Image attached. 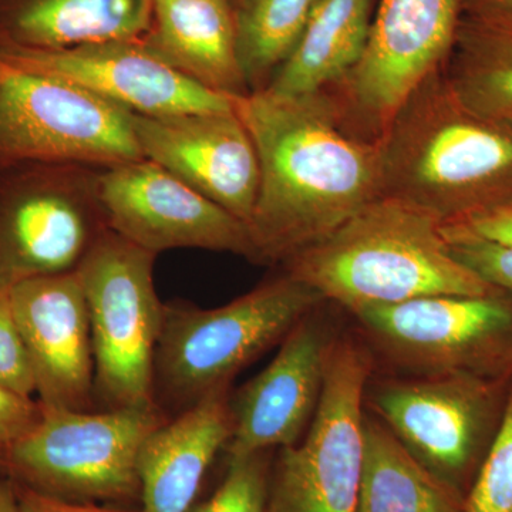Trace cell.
I'll use <instances>...</instances> for the list:
<instances>
[{
    "mask_svg": "<svg viewBox=\"0 0 512 512\" xmlns=\"http://www.w3.org/2000/svg\"><path fill=\"white\" fill-rule=\"evenodd\" d=\"M254 141L259 188L248 228L258 262H285L380 197L379 148L350 128L335 97H235Z\"/></svg>",
    "mask_w": 512,
    "mask_h": 512,
    "instance_id": "obj_1",
    "label": "cell"
},
{
    "mask_svg": "<svg viewBox=\"0 0 512 512\" xmlns=\"http://www.w3.org/2000/svg\"><path fill=\"white\" fill-rule=\"evenodd\" d=\"M10 286L0 282V384L26 397H36L28 355L10 302Z\"/></svg>",
    "mask_w": 512,
    "mask_h": 512,
    "instance_id": "obj_28",
    "label": "cell"
},
{
    "mask_svg": "<svg viewBox=\"0 0 512 512\" xmlns=\"http://www.w3.org/2000/svg\"><path fill=\"white\" fill-rule=\"evenodd\" d=\"M446 225H453L461 231L468 232L474 237L487 239V241L512 245V202L497 208V210L487 212V214L460 222V224Z\"/></svg>",
    "mask_w": 512,
    "mask_h": 512,
    "instance_id": "obj_30",
    "label": "cell"
},
{
    "mask_svg": "<svg viewBox=\"0 0 512 512\" xmlns=\"http://www.w3.org/2000/svg\"><path fill=\"white\" fill-rule=\"evenodd\" d=\"M463 18L481 22L512 20V0H461Z\"/></svg>",
    "mask_w": 512,
    "mask_h": 512,
    "instance_id": "obj_32",
    "label": "cell"
},
{
    "mask_svg": "<svg viewBox=\"0 0 512 512\" xmlns=\"http://www.w3.org/2000/svg\"><path fill=\"white\" fill-rule=\"evenodd\" d=\"M144 158L249 224L259 188L254 141L235 109L147 117L131 114Z\"/></svg>",
    "mask_w": 512,
    "mask_h": 512,
    "instance_id": "obj_17",
    "label": "cell"
},
{
    "mask_svg": "<svg viewBox=\"0 0 512 512\" xmlns=\"http://www.w3.org/2000/svg\"><path fill=\"white\" fill-rule=\"evenodd\" d=\"M464 512H512V380L500 426L468 490Z\"/></svg>",
    "mask_w": 512,
    "mask_h": 512,
    "instance_id": "obj_25",
    "label": "cell"
},
{
    "mask_svg": "<svg viewBox=\"0 0 512 512\" xmlns=\"http://www.w3.org/2000/svg\"><path fill=\"white\" fill-rule=\"evenodd\" d=\"M15 66L66 80L131 113L147 117L215 113L235 109V97L212 92L165 63L143 40L64 50L5 47Z\"/></svg>",
    "mask_w": 512,
    "mask_h": 512,
    "instance_id": "obj_14",
    "label": "cell"
},
{
    "mask_svg": "<svg viewBox=\"0 0 512 512\" xmlns=\"http://www.w3.org/2000/svg\"><path fill=\"white\" fill-rule=\"evenodd\" d=\"M356 512H464L466 495L434 476L366 407Z\"/></svg>",
    "mask_w": 512,
    "mask_h": 512,
    "instance_id": "obj_22",
    "label": "cell"
},
{
    "mask_svg": "<svg viewBox=\"0 0 512 512\" xmlns=\"http://www.w3.org/2000/svg\"><path fill=\"white\" fill-rule=\"evenodd\" d=\"M232 434L229 387L208 394L148 434L138 453L140 512H190Z\"/></svg>",
    "mask_w": 512,
    "mask_h": 512,
    "instance_id": "obj_18",
    "label": "cell"
},
{
    "mask_svg": "<svg viewBox=\"0 0 512 512\" xmlns=\"http://www.w3.org/2000/svg\"><path fill=\"white\" fill-rule=\"evenodd\" d=\"M376 370L359 333H338L311 426L281 448L269 474L268 512H356L365 451V394Z\"/></svg>",
    "mask_w": 512,
    "mask_h": 512,
    "instance_id": "obj_8",
    "label": "cell"
},
{
    "mask_svg": "<svg viewBox=\"0 0 512 512\" xmlns=\"http://www.w3.org/2000/svg\"><path fill=\"white\" fill-rule=\"evenodd\" d=\"M461 16V0H380L359 63L328 90L357 134L377 143L410 94L443 69Z\"/></svg>",
    "mask_w": 512,
    "mask_h": 512,
    "instance_id": "obj_12",
    "label": "cell"
},
{
    "mask_svg": "<svg viewBox=\"0 0 512 512\" xmlns=\"http://www.w3.org/2000/svg\"><path fill=\"white\" fill-rule=\"evenodd\" d=\"M154 0H0V49L64 50L143 40Z\"/></svg>",
    "mask_w": 512,
    "mask_h": 512,
    "instance_id": "obj_20",
    "label": "cell"
},
{
    "mask_svg": "<svg viewBox=\"0 0 512 512\" xmlns=\"http://www.w3.org/2000/svg\"><path fill=\"white\" fill-rule=\"evenodd\" d=\"M443 69L404 101L377 148L380 195L446 225L511 204L512 121L466 106Z\"/></svg>",
    "mask_w": 512,
    "mask_h": 512,
    "instance_id": "obj_2",
    "label": "cell"
},
{
    "mask_svg": "<svg viewBox=\"0 0 512 512\" xmlns=\"http://www.w3.org/2000/svg\"><path fill=\"white\" fill-rule=\"evenodd\" d=\"M352 316L376 365L394 375L512 380V293L429 296Z\"/></svg>",
    "mask_w": 512,
    "mask_h": 512,
    "instance_id": "obj_7",
    "label": "cell"
},
{
    "mask_svg": "<svg viewBox=\"0 0 512 512\" xmlns=\"http://www.w3.org/2000/svg\"><path fill=\"white\" fill-rule=\"evenodd\" d=\"M451 254L495 289L512 293V245L474 237L453 225H441Z\"/></svg>",
    "mask_w": 512,
    "mask_h": 512,
    "instance_id": "obj_27",
    "label": "cell"
},
{
    "mask_svg": "<svg viewBox=\"0 0 512 512\" xmlns=\"http://www.w3.org/2000/svg\"><path fill=\"white\" fill-rule=\"evenodd\" d=\"M229 2H231V3H232V0H229Z\"/></svg>",
    "mask_w": 512,
    "mask_h": 512,
    "instance_id": "obj_35",
    "label": "cell"
},
{
    "mask_svg": "<svg viewBox=\"0 0 512 512\" xmlns=\"http://www.w3.org/2000/svg\"><path fill=\"white\" fill-rule=\"evenodd\" d=\"M232 2H234V0H232ZM235 2H237V0H235Z\"/></svg>",
    "mask_w": 512,
    "mask_h": 512,
    "instance_id": "obj_34",
    "label": "cell"
},
{
    "mask_svg": "<svg viewBox=\"0 0 512 512\" xmlns=\"http://www.w3.org/2000/svg\"><path fill=\"white\" fill-rule=\"evenodd\" d=\"M320 308L299 320L274 360L231 396L228 457L295 446L305 436L318 410L330 349L339 333L320 315Z\"/></svg>",
    "mask_w": 512,
    "mask_h": 512,
    "instance_id": "obj_15",
    "label": "cell"
},
{
    "mask_svg": "<svg viewBox=\"0 0 512 512\" xmlns=\"http://www.w3.org/2000/svg\"><path fill=\"white\" fill-rule=\"evenodd\" d=\"M269 474L266 453L228 457L220 487L190 512H268Z\"/></svg>",
    "mask_w": 512,
    "mask_h": 512,
    "instance_id": "obj_26",
    "label": "cell"
},
{
    "mask_svg": "<svg viewBox=\"0 0 512 512\" xmlns=\"http://www.w3.org/2000/svg\"><path fill=\"white\" fill-rule=\"evenodd\" d=\"M157 255L106 228L76 271L92 329L97 410L154 407V363L165 305Z\"/></svg>",
    "mask_w": 512,
    "mask_h": 512,
    "instance_id": "obj_6",
    "label": "cell"
},
{
    "mask_svg": "<svg viewBox=\"0 0 512 512\" xmlns=\"http://www.w3.org/2000/svg\"><path fill=\"white\" fill-rule=\"evenodd\" d=\"M19 500L15 484L0 474V512H18Z\"/></svg>",
    "mask_w": 512,
    "mask_h": 512,
    "instance_id": "obj_33",
    "label": "cell"
},
{
    "mask_svg": "<svg viewBox=\"0 0 512 512\" xmlns=\"http://www.w3.org/2000/svg\"><path fill=\"white\" fill-rule=\"evenodd\" d=\"M42 406L35 397H26L0 384V448L18 440L39 420Z\"/></svg>",
    "mask_w": 512,
    "mask_h": 512,
    "instance_id": "obj_29",
    "label": "cell"
},
{
    "mask_svg": "<svg viewBox=\"0 0 512 512\" xmlns=\"http://www.w3.org/2000/svg\"><path fill=\"white\" fill-rule=\"evenodd\" d=\"M373 0H319L291 57L264 89L308 96L342 82L365 52Z\"/></svg>",
    "mask_w": 512,
    "mask_h": 512,
    "instance_id": "obj_21",
    "label": "cell"
},
{
    "mask_svg": "<svg viewBox=\"0 0 512 512\" xmlns=\"http://www.w3.org/2000/svg\"><path fill=\"white\" fill-rule=\"evenodd\" d=\"M37 402L50 409L96 410L89 311L76 269L10 286Z\"/></svg>",
    "mask_w": 512,
    "mask_h": 512,
    "instance_id": "obj_16",
    "label": "cell"
},
{
    "mask_svg": "<svg viewBox=\"0 0 512 512\" xmlns=\"http://www.w3.org/2000/svg\"><path fill=\"white\" fill-rule=\"evenodd\" d=\"M158 57L192 82L229 97L249 93L235 42L229 0H154L143 39Z\"/></svg>",
    "mask_w": 512,
    "mask_h": 512,
    "instance_id": "obj_19",
    "label": "cell"
},
{
    "mask_svg": "<svg viewBox=\"0 0 512 512\" xmlns=\"http://www.w3.org/2000/svg\"><path fill=\"white\" fill-rule=\"evenodd\" d=\"M167 419L157 406L84 412L42 406L35 426L0 448V474L57 500L131 507L140 503L141 444Z\"/></svg>",
    "mask_w": 512,
    "mask_h": 512,
    "instance_id": "obj_5",
    "label": "cell"
},
{
    "mask_svg": "<svg viewBox=\"0 0 512 512\" xmlns=\"http://www.w3.org/2000/svg\"><path fill=\"white\" fill-rule=\"evenodd\" d=\"M319 0H237L235 42L249 93L264 89L291 57Z\"/></svg>",
    "mask_w": 512,
    "mask_h": 512,
    "instance_id": "obj_24",
    "label": "cell"
},
{
    "mask_svg": "<svg viewBox=\"0 0 512 512\" xmlns=\"http://www.w3.org/2000/svg\"><path fill=\"white\" fill-rule=\"evenodd\" d=\"M82 165L0 170V282L74 271L107 228Z\"/></svg>",
    "mask_w": 512,
    "mask_h": 512,
    "instance_id": "obj_11",
    "label": "cell"
},
{
    "mask_svg": "<svg viewBox=\"0 0 512 512\" xmlns=\"http://www.w3.org/2000/svg\"><path fill=\"white\" fill-rule=\"evenodd\" d=\"M18 491V512H140L133 507H120V505L69 503L37 494L28 488L15 485Z\"/></svg>",
    "mask_w": 512,
    "mask_h": 512,
    "instance_id": "obj_31",
    "label": "cell"
},
{
    "mask_svg": "<svg viewBox=\"0 0 512 512\" xmlns=\"http://www.w3.org/2000/svg\"><path fill=\"white\" fill-rule=\"evenodd\" d=\"M131 111L0 56V170L143 160Z\"/></svg>",
    "mask_w": 512,
    "mask_h": 512,
    "instance_id": "obj_10",
    "label": "cell"
},
{
    "mask_svg": "<svg viewBox=\"0 0 512 512\" xmlns=\"http://www.w3.org/2000/svg\"><path fill=\"white\" fill-rule=\"evenodd\" d=\"M96 195L107 228L153 254L197 248L258 262L244 221L153 161L103 168Z\"/></svg>",
    "mask_w": 512,
    "mask_h": 512,
    "instance_id": "obj_13",
    "label": "cell"
},
{
    "mask_svg": "<svg viewBox=\"0 0 512 512\" xmlns=\"http://www.w3.org/2000/svg\"><path fill=\"white\" fill-rule=\"evenodd\" d=\"M373 373L365 403L434 476L467 495L503 417L507 380Z\"/></svg>",
    "mask_w": 512,
    "mask_h": 512,
    "instance_id": "obj_9",
    "label": "cell"
},
{
    "mask_svg": "<svg viewBox=\"0 0 512 512\" xmlns=\"http://www.w3.org/2000/svg\"><path fill=\"white\" fill-rule=\"evenodd\" d=\"M285 274L214 309L165 305L154 363V402L170 419L231 380L325 305Z\"/></svg>",
    "mask_w": 512,
    "mask_h": 512,
    "instance_id": "obj_4",
    "label": "cell"
},
{
    "mask_svg": "<svg viewBox=\"0 0 512 512\" xmlns=\"http://www.w3.org/2000/svg\"><path fill=\"white\" fill-rule=\"evenodd\" d=\"M444 74L471 109L512 121V20L463 18Z\"/></svg>",
    "mask_w": 512,
    "mask_h": 512,
    "instance_id": "obj_23",
    "label": "cell"
},
{
    "mask_svg": "<svg viewBox=\"0 0 512 512\" xmlns=\"http://www.w3.org/2000/svg\"><path fill=\"white\" fill-rule=\"evenodd\" d=\"M429 212L380 195L284 262L286 274L350 315L429 296L497 291L454 258Z\"/></svg>",
    "mask_w": 512,
    "mask_h": 512,
    "instance_id": "obj_3",
    "label": "cell"
}]
</instances>
